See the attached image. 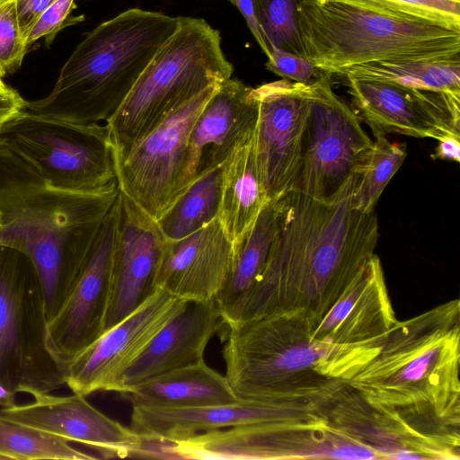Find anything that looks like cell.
<instances>
[{"instance_id":"6da1fadb","label":"cell","mask_w":460,"mask_h":460,"mask_svg":"<svg viewBox=\"0 0 460 460\" xmlns=\"http://www.w3.org/2000/svg\"><path fill=\"white\" fill-rule=\"evenodd\" d=\"M358 178L351 176L327 199L296 190L282 199L279 233L237 322L281 315L291 291H301L305 308L325 291L345 290L379 239L375 212L351 206Z\"/></svg>"},{"instance_id":"7a4b0ae2","label":"cell","mask_w":460,"mask_h":460,"mask_svg":"<svg viewBox=\"0 0 460 460\" xmlns=\"http://www.w3.org/2000/svg\"><path fill=\"white\" fill-rule=\"evenodd\" d=\"M119 190L118 184L91 192L55 189L0 147V245L22 252L31 261L48 319L89 257Z\"/></svg>"},{"instance_id":"3957f363","label":"cell","mask_w":460,"mask_h":460,"mask_svg":"<svg viewBox=\"0 0 460 460\" xmlns=\"http://www.w3.org/2000/svg\"><path fill=\"white\" fill-rule=\"evenodd\" d=\"M178 25L179 17L139 8L102 22L75 49L50 93L25 101V110L73 123L107 122Z\"/></svg>"},{"instance_id":"277c9868","label":"cell","mask_w":460,"mask_h":460,"mask_svg":"<svg viewBox=\"0 0 460 460\" xmlns=\"http://www.w3.org/2000/svg\"><path fill=\"white\" fill-rule=\"evenodd\" d=\"M297 20L305 57L323 73L343 75L379 61L460 58V29L406 21L341 2L303 0Z\"/></svg>"},{"instance_id":"5b68a950","label":"cell","mask_w":460,"mask_h":460,"mask_svg":"<svg viewBox=\"0 0 460 460\" xmlns=\"http://www.w3.org/2000/svg\"><path fill=\"white\" fill-rule=\"evenodd\" d=\"M232 73L219 31L203 19L179 17L177 30L106 122L115 158L125 155L174 111L231 78Z\"/></svg>"},{"instance_id":"8992f818","label":"cell","mask_w":460,"mask_h":460,"mask_svg":"<svg viewBox=\"0 0 460 460\" xmlns=\"http://www.w3.org/2000/svg\"><path fill=\"white\" fill-rule=\"evenodd\" d=\"M0 147L55 189L91 192L118 184L106 124L73 123L23 110L0 128Z\"/></svg>"},{"instance_id":"52a82bcc","label":"cell","mask_w":460,"mask_h":460,"mask_svg":"<svg viewBox=\"0 0 460 460\" xmlns=\"http://www.w3.org/2000/svg\"><path fill=\"white\" fill-rule=\"evenodd\" d=\"M38 274L22 252L0 245V384L14 393H51L66 385L49 352Z\"/></svg>"},{"instance_id":"ba28073f","label":"cell","mask_w":460,"mask_h":460,"mask_svg":"<svg viewBox=\"0 0 460 460\" xmlns=\"http://www.w3.org/2000/svg\"><path fill=\"white\" fill-rule=\"evenodd\" d=\"M313 100L296 190L316 199L334 195L353 175H359L373 141L359 119L332 87V75L312 83Z\"/></svg>"},{"instance_id":"9c48e42d","label":"cell","mask_w":460,"mask_h":460,"mask_svg":"<svg viewBox=\"0 0 460 460\" xmlns=\"http://www.w3.org/2000/svg\"><path fill=\"white\" fill-rule=\"evenodd\" d=\"M217 86L174 111L115 158L119 190L155 221L185 190L190 132Z\"/></svg>"},{"instance_id":"30bf717a","label":"cell","mask_w":460,"mask_h":460,"mask_svg":"<svg viewBox=\"0 0 460 460\" xmlns=\"http://www.w3.org/2000/svg\"><path fill=\"white\" fill-rule=\"evenodd\" d=\"M254 93L257 169L269 199L277 201L296 190L311 114L312 84L282 79L261 84Z\"/></svg>"},{"instance_id":"8fae6325","label":"cell","mask_w":460,"mask_h":460,"mask_svg":"<svg viewBox=\"0 0 460 460\" xmlns=\"http://www.w3.org/2000/svg\"><path fill=\"white\" fill-rule=\"evenodd\" d=\"M187 302L156 289L69 363L66 385L85 397L96 392L119 393L123 374Z\"/></svg>"},{"instance_id":"7c38bea8","label":"cell","mask_w":460,"mask_h":460,"mask_svg":"<svg viewBox=\"0 0 460 460\" xmlns=\"http://www.w3.org/2000/svg\"><path fill=\"white\" fill-rule=\"evenodd\" d=\"M113 240L112 206L68 294L47 321L46 347L64 375L69 363L104 332L112 285Z\"/></svg>"},{"instance_id":"4fadbf2b","label":"cell","mask_w":460,"mask_h":460,"mask_svg":"<svg viewBox=\"0 0 460 460\" xmlns=\"http://www.w3.org/2000/svg\"><path fill=\"white\" fill-rule=\"evenodd\" d=\"M357 116L375 137H460V93L346 77Z\"/></svg>"},{"instance_id":"5bb4252c","label":"cell","mask_w":460,"mask_h":460,"mask_svg":"<svg viewBox=\"0 0 460 460\" xmlns=\"http://www.w3.org/2000/svg\"><path fill=\"white\" fill-rule=\"evenodd\" d=\"M113 214L112 285L104 332L155 291V280L166 243L155 220L120 190Z\"/></svg>"},{"instance_id":"9a60e30c","label":"cell","mask_w":460,"mask_h":460,"mask_svg":"<svg viewBox=\"0 0 460 460\" xmlns=\"http://www.w3.org/2000/svg\"><path fill=\"white\" fill-rule=\"evenodd\" d=\"M23 405L2 408L0 415L77 442L95 450L102 458L133 457L142 437L93 407L85 396H57L36 393Z\"/></svg>"},{"instance_id":"2e32d148","label":"cell","mask_w":460,"mask_h":460,"mask_svg":"<svg viewBox=\"0 0 460 460\" xmlns=\"http://www.w3.org/2000/svg\"><path fill=\"white\" fill-rule=\"evenodd\" d=\"M257 118L254 88L232 78L218 84L190 132L185 190L209 171L223 166L248 142Z\"/></svg>"},{"instance_id":"e0dca14e","label":"cell","mask_w":460,"mask_h":460,"mask_svg":"<svg viewBox=\"0 0 460 460\" xmlns=\"http://www.w3.org/2000/svg\"><path fill=\"white\" fill-rule=\"evenodd\" d=\"M233 255V243L217 217L187 237L166 240L155 288L184 301L215 300L226 281Z\"/></svg>"},{"instance_id":"ac0fdd59","label":"cell","mask_w":460,"mask_h":460,"mask_svg":"<svg viewBox=\"0 0 460 460\" xmlns=\"http://www.w3.org/2000/svg\"><path fill=\"white\" fill-rule=\"evenodd\" d=\"M222 323L215 300L188 301L123 374L119 393H128L159 375L204 362L205 349Z\"/></svg>"},{"instance_id":"d6986e66","label":"cell","mask_w":460,"mask_h":460,"mask_svg":"<svg viewBox=\"0 0 460 460\" xmlns=\"http://www.w3.org/2000/svg\"><path fill=\"white\" fill-rule=\"evenodd\" d=\"M283 416L279 401L239 398L229 403L179 409L132 405L130 429L144 438L177 442L216 429L281 421Z\"/></svg>"},{"instance_id":"ffe728a7","label":"cell","mask_w":460,"mask_h":460,"mask_svg":"<svg viewBox=\"0 0 460 460\" xmlns=\"http://www.w3.org/2000/svg\"><path fill=\"white\" fill-rule=\"evenodd\" d=\"M282 213V199L270 201L252 228L233 247L230 272L215 299L226 325L239 320L244 304L264 269L280 227Z\"/></svg>"},{"instance_id":"44dd1931","label":"cell","mask_w":460,"mask_h":460,"mask_svg":"<svg viewBox=\"0 0 460 460\" xmlns=\"http://www.w3.org/2000/svg\"><path fill=\"white\" fill-rule=\"evenodd\" d=\"M121 396L132 405L165 409L223 404L239 399L226 376L205 361L152 377Z\"/></svg>"},{"instance_id":"7402d4cb","label":"cell","mask_w":460,"mask_h":460,"mask_svg":"<svg viewBox=\"0 0 460 460\" xmlns=\"http://www.w3.org/2000/svg\"><path fill=\"white\" fill-rule=\"evenodd\" d=\"M252 137L223 165L217 218L233 247L252 228L262 209L270 202L259 176Z\"/></svg>"},{"instance_id":"603a6c76","label":"cell","mask_w":460,"mask_h":460,"mask_svg":"<svg viewBox=\"0 0 460 460\" xmlns=\"http://www.w3.org/2000/svg\"><path fill=\"white\" fill-rule=\"evenodd\" d=\"M452 334L446 338L440 332L430 338L417 341V345L402 348L403 351L394 355L385 354L381 363L382 369L374 371L375 376L381 377L374 379L376 387L383 390H406L419 387L424 382L439 381L438 369L446 365H452L453 359ZM382 390V391H383Z\"/></svg>"},{"instance_id":"cb8c5ba5","label":"cell","mask_w":460,"mask_h":460,"mask_svg":"<svg viewBox=\"0 0 460 460\" xmlns=\"http://www.w3.org/2000/svg\"><path fill=\"white\" fill-rule=\"evenodd\" d=\"M343 75L412 89L460 93V58L373 62L354 66Z\"/></svg>"},{"instance_id":"d4e9b609","label":"cell","mask_w":460,"mask_h":460,"mask_svg":"<svg viewBox=\"0 0 460 460\" xmlns=\"http://www.w3.org/2000/svg\"><path fill=\"white\" fill-rule=\"evenodd\" d=\"M223 166L197 179L155 221L167 241L190 235L217 217Z\"/></svg>"},{"instance_id":"484cf974","label":"cell","mask_w":460,"mask_h":460,"mask_svg":"<svg viewBox=\"0 0 460 460\" xmlns=\"http://www.w3.org/2000/svg\"><path fill=\"white\" fill-rule=\"evenodd\" d=\"M98 457L77 450L53 434L0 415V459L91 460Z\"/></svg>"},{"instance_id":"4316f807","label":"cell","mask_w":460,"mask_h":460,"mask_svg":"<svg viewBox=\"0 0 460 460\" xmlns=\"http://www.w3.org/2000/svg\"><path fill=\"white\" fill-rule=\"evenodd\" d=\"M406 155L405 143L391 142L385 136L375 137L370 155L351 197V206L355 210L367 214L374 212L381 194Z\"/></svg>"},{"instance_id":"83f0119b","label":"cell","mask_w":460,"mask_h":460,"mask_svg":"<svg viewBox=\"0 0 460 460\" xmlns=\"http://www.w3.org/2000/svg\"><path fill=\"white\" fill-rule=\"evenodd\" d=\"M303 0H252L262 37L272 47L305 58L297 20V7Z\"/></svg>"},{"instance_id":"f1b7e54d","label":"cell","mask_w":460,"mask_h":460,"mask_svg":"<svg viewBox=\"0 0 460 460\" xmlns=\"http://www.w3.org/2000/svg\"><path fill=\"white\" fill-rule=\"evenodd\" d=\"M341 2L383 15L460 29V0H317Z\"/></svg>"},{"instance_id":"f546056e","label":"cell","mask_w":460,"mask_h":460,"mask_svg":"<svg viewBox=\"0 0 460 460\" xmlns=\"http://www.w3.org/2000/svg\"><path fill=\"white\" fill-rule=\"evenodd\" d=\"M27 50L12 0L0 5V78L20 68Z\"/></svg>"},{"instance_id":"4dcf8cb0","label":"cell","mask_w":460,"mask_h":460,"mask_svg":"<svg viewBox=\"0 0 460 460\" xmlns=\"http://www.w3.org/2000/svg\"><path fill=\"white\" fill-rule=\"evenodd\" d=\"M266 67L283 79L303 84H312L323 73L307 58L274 47L270 49Z\"/></svg>"},{"instance_id":"1f68e13d","label":"cell","mask_w":460,"mask_h":460,"mask_svg":"<svg viewBox=\"0 0 460 460\" xmlns=\"http://www.w3.org/2000/svg\"><path fill=\"white\" fill-rule=\"evenodd\" d=\"M75 0H55L38 18L29 32L25 44L29 48L40 38L49 45L63 27L74 8Z\"/></svg>"},{"instance_id":"d6a6232c","label":"cell","mask_w":460,"mask_h":460,"mask_svg":"<svg viewBox=\"0 0 460 460\" xmlns=\"http://www.w3.org/2000/svg\"><path fill=\"white\" fill-rule=\"evenodd\" d=\"M54 1L15 0L18 22L24 41L38 18Z\"/></svg>"},{"instance_id":"836d02e7","label":"cell","mask_w":460,"mask_h":460,"mask_svg":"<svg viewBox=\"0 0 460 460\" xmlns=\"http://www.w3.org/2000/svg\"><path fill=\"white\" fill-rule=\"evenodd\" d=\"M24 102L18 92L9 86L0 91V128L25 110Z\"/></svg>"},{"instance_id":"e575fe53","label":"cell","mask_w":460,"mask_h":460,"mask_svg":"<svg viewBox=\"0 0 460 460\" xmlns=\"http://www.w3.org/2000/svg\"><path fill=\"white\" fill-rule=\"evenodd\" d=\"M233 4H234L238 10L241 12L243 16L244 17L247 25L260 45L261 49L267 56L268 58H270V51L262 37L261 32L254 9L252 0H229Z\"/></svg>"},{"instance_id":"d590c367","label":"cell","mask_w":460,"mask_h":460,"mask_svg":"<svg viewBox=\"0 0 460 460\" xmlns=\"http://www.w3.org/2000/svg\"><path fill=\"white\" fill-rule=\"evenodd\" d=\"M433 159L451 160L460 162V137H447L438 141L432 155Z\"/></svg>"},{"instance_id":"8d00e7d4","label":"cell","mask_w":460,"mask_h":460,"mask_svg":"<svg viewBox=\"0 0 460 460\" xmlns=\"http://www.w3.org/2000/svg\"><path fill=\"white\" fill-rule=\"evenodd\" d=\"M16 393L0 384V406L9 408L15 405Z\"/></svg>"},{"instance_id":"74e56055","label":"cell","mask_w":460,"mask_h":460,"mask_svg":"<svg viewBox=\"0 0 460 460\" xmlns=\"http://www.w3.org/2000/svg\"><path fill=\"white\" fill-rule=\"evenodd\" d=\"M7 85L3 82V79L0 78V91L4 90Z\"/></svg>"},{"instance_id":"f35d334b","label":"cell","mask_w":460,"mask_h":460,"mask_svg":"<svg viewBox=\"0 0 460 460\" xmlns=\"http://www.w3.org/2000/svg\"><path fill=\"white\" fill-rule=\"evenodd\" d=\"M10 1H12V0H0V5L5 4L7 2H10Z\"/></svg>"}]
</instances>
